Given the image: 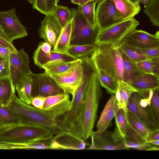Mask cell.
Masks as SVG:
<instances>
[{"instance_id":"40","label":"cell","mask_w":159,"mask_h":159,"mask_svg":"<svg viewBox=\"0 0 159 159\" xmlns=\"http://www.w3.org/2000/svg\"><path fill=\"white\" fill-rule=\"evenodd\" d=\"M148 98L149 100L148 105L159 122V89L150 90Z\"/></svg>"},{"instance_id":"33","label":"cell","mask_w":159,"mask_h":159,"mask_svg":"<svg viewBox=\"0 0 159 159\" xmlns=\"http://www.w3.org/2000/svg\"><path fill=\"white\" fill-rule=\"evenodd\" d=\"M20 124V121L7 106L0 103V129Z\"/></svg>"},{"instance_id":"52","label":"cell","mask_w":159,"mask_h":159,"mask_svg":"<svg viewBox=\"0 0 159 159\" xmlns=\"http://www.w3.org/2000/svg\"><path fill=\"white\" fill-rule=\"evenodd\" d=\"M129 0L134 4H137V5L139 4V0Z\"/></svg>"},{"instance_id":"16","label":"cell","mask_w":159,"mask_h":159,"mask_svg":"<svg viewBox=\"0 0 159 159\" xmlns=\"http://www.w3.org/2000/svg\"><path fill=\"white\" fill-rule=\"evenodd\" d=\"M116 11L112 0H102L98 3L95 10L97 26L99 31L117 22Z\"/></svg>"},{"instance_id":"48","label":"cell","mask_w":159,"mask_h":159,"mask_svg":"<svg viewBox=\"0 0 159 159\" xmlns=\"http://www.w3.org/2000/svg\"><path fill=\"white\" fill-rule=\"evenodd\" d=\"M149 143L156 146H159V140H152L147 142Z\"/></svg>"},{"instance_id":"45","label":"cell","mask_w":159,"mask_h":159,"mask_svg":"<svg viewBox=\"0 0 159 159\" xmlns=\"http://www.w3.org/2000/svg\"><path fill=\"white\" fill-rule=\"evenodd\" d=\"M12 52L10 49L0 45V57L4 58H8Z\"/></svg>"},{"instance_id":"51","label":"cell","mask_w":159,"mask_h":159,"mask_svg":"<svg viewBox=\"0 0 159 159\" xmlns=\"http://www.w3.org/2000/svg\"><path fill=\"white\" fill-rule=\"evenodd\" d=\"M81 0H71L72 3L79 5Z\"/></svg>"},{"instance_id":"32","label":"cell","mask_w":159,"mask_h":159,"mask_svg":"<svg viewBox=\"0 0 159 159\" xmlns=\"http://www.w3.org/2000/svg\"><path fill=\"white\" fill-rule=\"evenodd\" d=\"M82 63L81 59L72 61H63L43 67L45 71L54 74H60L73 68Z\"/></svg>"},{"instance_id":"29","label":"cell","mask_w":159,"mask_h":159,"mask_svg":"<svg viewBox=\"0 0 159 159\" xmlns=\"http://www.w3.org/2000/svg\"><path fill=\"white\" fill-rule=\"evenodd\" d=\"M15 89L13 88L10 77L0 78V103L7 106Z\"/></svg>"},{"instance_id":"26","label":"cell","mask_w":159,"mask_h":159,"mask_svg":"<svg viewBox=\"0 0 159 159\" xmlns=\"http://www.w3.org/2000/svg\"><path fill=\"white\" fill-rule=\"evenodd\" d=\"M73 29V19L63 28L57 42L53 48V50L61 53H67L70 45Z\"/></svg>"},{"instance_id":"9","label":"cell","mask_w":159,"mask_h":159,"mask_svg":"<svg viewBox=\"0 0 159 159\" xmlns=\"http://www.w3.org/2000/svg\"><path fill=\"white\" fill-rule=\"evenodd\" d=\"M33 79L32 97L41 96L45 97L65 92L57 84L48 72L30 74Z\"/></svg>"},{"instance_id":"4","label":"cell","mask_w":159,"mask_h":159,"mask_svg":"<svg viewBox=\"0 0 159 159\" xmlns=\"http://www.w3.org/2000/svg\"><path fill=\"white\" fill-rule=\"evenodd\" d=\"M73 19V29L70 44L80 45L95 43L99 30L87 21L78 9H70Z\"/></svg>"},{"instance_id":"14","label":"cell","mask_w":159,"mask_h":159,"mask_svg":"<svg viewBox=\"0 0 159 159\" xmlns=\"http://www.w3.org/2000/svg\"><path fill=\"white\" fill-rule=\"evenodd\" d=\"M98 47L118 81H123V61L118 45L106 43L99 45Z\"/></svg>"},{"instance_id":"39","label":"cell","mask_w":159,"mask_h":159,"mask_svg":"<svg viewBox=\"0 0 159 159\" xmlns=\"http://www.w3.org/2000/svg\"><path fill=\"white\" fill-rule=\"evenodd\" d=\"M114 117L116 125V128L123 138L128 124L126 111L120 108L116 113Z\"/></svg>"},{"instance_id":"15","label":"cell","mask_w":159,"mask_h":159,"mask_svg":"<svg viewBox=\"0 0 159 159\" xmlns=\"http://www.w3.org/2000/svg\"><path fill=\"white\" fill-rule=\"evenodd\" d=\"M63 28L53 12L45 15L39 29L40 37L49 43L52 48L56 45Z\"/></svg>"},{"instance_id":"50","label":"cell","mask_w":159,"mask_h":159,"mask_svg":"<svg viewBox=\"0 0 159 159\" xmlns=\"http://www.w3.org/2000/svg\"><path fill=\"white\" fill-rule=\"evenodd\" d=\"M91 0H81L79 6L82 5Z\"/></svg>"},{"instance_id":"37","label":"cell","mask_w":159,"mask_h":159,"mask_svg":"<svg viewBox=\"0 0 159 159\" xmlns=\"http://www.w3.org/2000/svg\"><path fill=\"white\" fill-rule=\"evenodd\" d=\"M59 0H34L33 8L46 15L53 12Z\"/></svg>"},{"instance_id":"31","label":"cell","mask_w":159,"mask_h":159,"mask_svg":"<svg viewBox=\"0 0 159 159\" xmlns=\"http://www.w3.org/2000/svg\"><path fill=\"white\" fill-rule=\"evenodd\" d=\"M118 46L120 51L137 63L148 59L142 49L130 45L122 41L118 44Z\"/></svg>"},{"instance_id":"24","label":"cell","mask_w":159,"mask_h":159,"mask_svg":"<svg viewBox=\"0 0 159 159\" xmlns=\"http://www.w3.org/2000/svg\"><path fill=\"white\" fill-rule=\"evenodd\" d=\"M120 51L123 64V81L129 84L145 74L139 68L137 63Z\"/></svg>"},{"instance_id":"17","label":"cell","mask_w":159,"mask_h":159,"mask_svg":"<svg viewBox=\"0 0 159 159\" xmlns=\"http://www.w3.org/2000/svg\"><path fill=\"white\" fill-rule=\"evenodd\" d=\"M122 42L142 49L159 46V33L155 35L142 30H134L124 38Z\"/></svg>"},{"instance_id":"43","label":"cell","mask_w":159,"mask_h":159,"mask_svg":"<svg viewBox=\"0 0 159 159\" xmlns=\"http://www.w3.org/2000/svg\"><path fill=\"white\" fill-rule=\"evenodd\" d=\"M148 59L159 57V46L142 49Z\"/></svg>"},{"instance_id":"18","label":"cell","mask_w":159,"mask_h":159,"mask_svg":"<svg viewBox=\"0 0 159 159\" xmlns=\"http://www.w3.org/2000/svg\"><path fill=\"white\" fill-rule=\"evenodd\" d=\"M33 58L34 64L40 68L57 63L77 59L68 53H61L53 50L48 53L39 46L34 51Z\"/></svg>"},{"instance_id":"6","label":"cell","mask_w":159,"mask_h":159,"mask_svg":"<svg viewBox=\"0 0 159 159\" xmlns=\"http://www.w3.org/2000/svg\"><path fill=\"white\" fill-rule=\"evenodd\" d=\"M98 46L90 58L96 69L101 85L108 93L114 94L118 86V81Z\"/></svg>"},{"instance_id":"34","label":"cell","mask_w":159,"mask_h":159,"mask_svg":"<svg viewBox=\"0 0 159 159\" xmlns=\"http://www.w3.org/2000/svg\"><path fill=\"white\" fill-rule=\"evenodd\" d=\"M97 3L91 0L84 4L79 6L78 9L91 25L97 26L95 19V6Z\"/></svg>"},{"instance_id":"21","label":"cell","mask_w":159,"mask_h":159,"mask_svg":"<svg viewBox=\"0 0 159 159\" xmlns=\"http://www.w3.org/2000/svg\"><path fill=\"white\" fill-rule=\"evenodd\" d=\"M125 145L130 148L145 151H158L159 146L149 143L128 124L123 137Z\"/></svg>"},{"instance_id":"10","label":"cell","mask_w":159,"mask_h":159,"mask_svg":"<svg viewBox=\"0 0 159 159\" xmlns=\"http://www.w3.org/2000/svg\"><path fill=\"white\" fill-rule=\"evenodd\" d=\"M142 96L137 92L132 93L127 105V110L144 123L152 130L159 129V122L156 119L150 107L141 106L140 101Z\"/></svg>"},{"instance_id":"3","label":"cell","mask_w":159,"mask_h":159,"mask_svg":"<svg viewBox=\"0 0 159 159\" xmlns=\"http://www.w3.org/2000/svg\"><path fill=\"white\" fill-rule=\"evenodd\" d=\"M55 135L48 128L39 125L19 124L0 129V141L16 143H32L50 139Z\"/></svg>"},{"instance_id":"19","label":"cell","mask_w":159,"mask_h":159,"mask_svg":"<svg viewBox=\"0 0 159 159\" xmlns=\"http://www.w3.org/2000/svg\"><path fill=\"white\" fill-rule=\"evenodd\" d=\"M59 149L82 150L85 148V141L77 134L63 130L54 136Z\"/></svg>"},{"instance_id":"1","label":"cell","mask_w":159,"mask_h":159,"mask_svg":"<svg viewBox=\"0 0 159 159\" xmlns=\"http://www.w3.org/2000/svg\"><path fill=\"white\" fill-rule=\"evenodd\" d=\"M96 72L92 75L85 90L81 112L75 134L85 141L90 137L97 117V113L102 92Z\"/></svg>"},{"instance_id":"53","label":"cell","mask_w":159,"mask_h":159,"mask_svg":"<svg viewBox=\"0 0 159 159\" xmlns=\"http://www.w3.org/2000/svg\"><path fill=\"white\" fill-rule=\"evenodd\" d=\"M28 2L30 4H32L34 2V0H27Z\"/></svg>"},{"instance_id":"47","label":"cell","mask_w":159,"mask_h":159,"mask_svg":"<svg viewBox=\"0 0 159 159\" xmlns=\"http://www.w3.org/2000/svg\"><path fill=\"white\" fill-rule=\"evenodd\" d=\"M139 3H142L144 8L146 7L149 3L151 0H139Z\"/></svg>"},{"instance_id":"41","label":"cell","mask_w":159,"mask_h":159,"mask_svg":"<svg viewBox=\"0 0 159 159\" xmlns=\"http://www.w3.org/2000/svg\"><path fill=\"white\" fill-rule=\"evenodd\" d=\"M10 77L9 59L0 57V78Z\"/></svg>"},{"instance_id":"46","label":"cell","mask_w":159,"mask_h":159,"mask_svg":"<svg viewBox=\"0 0 159 159\" xmlns=\"http://www.w3.org/2000/svg\"><path fill=\"white\" fill-rule=\"evenodd\" d=\"M152 140H159V129L152 130L150 133L147 141Z\"/></svg>"},{"instance_id":"11","label":"cell","mask_w":159,"mask_h":159,"mask_svg":"<svg viewBox=\"0 0 159 159\" xmlns=\"http://www.w3.org/2000/svg\"><path fill=\"white\" fill-rule=\"evenodd\" d=\"M10 78L13 88L25 75L31 72L29 66V57L23 48L11 52L9 57Z\"/></svg>"},{"instance_id":"5","label":"cell","mask_w":159,"mask_h":159,"mask_svg":"<svg viewBox=\"0 0 159 159\" xmlns=\"http://www.w3.org/2000/svg\"><path fill=\"white\" fill-rule=\"evenodd\" d=\"M139 25L135 18L117 22L107 28L99 31L95 43L98 46L112 43L116 45Z\"/></svg>"},{"instance_id":"20","label":"cell","mask_w":159,"mask_h":159,"mask_svg":"<svg viewBox=\"0 0 159 159\" xmlns=\"http://www.w3.org/2000/svg\"><path fill=\"white\" fill-rule=\"evenodd\" d=\"M159 76L144 74L129 84L143 98H148L150 91L159 89Z\"/></svg>"},{"instance_id":"54","label":"cell","mask_w":159,"mask_h":159,"mask_svg":"<svg viewBox=\"0 0 159 159\" xmlns=\"http://www.w3.org/2000/svg\"><path fill=\"white\" fill-rule=\"evenodd\" d=\"M93 1H94L96 2L97 3H99V2H100L102 0H91Z\"/></svg>"},{"instance_id":"38","label":"cell","mask_w":159,"mask_h":159,"mask_svg":"<svg viewBox=\"0 0 159 159\" xmlns=\"http://www.w3.org/2000/svg\"><path fill=\"white\" fill-rule=\"evenodd\" d=\"M53 13L62 28L68 24L73 18L71 10L66 7L58 5Z\"/></svg>"},{"instance_id":"30","label":"cell","mask_w":159,"mask_h":159,"mask_svg":"<svg viewBox=\"0 0 159 159\" xmlns=\"http://www.w3.org/2000/svg\"><path fill=\"white\" fill-rule=\"evenodd\" d=\"M126 115L128 124L147 141L150 133L153 130H151L144 123L127 110Z\"/></svg>"},{"instance_id":"27","label":"cell","mask_w":159,"mask_h":159,"mask_svg":"<svg viewBox=\"0 0 159 159\" xmlns=\"http://www.w3.org/2000/svg\"><path fill=\"white\" fill-rule=\"evenodd\" d=\"M137 92L133 87L123 81L118 82V86L115 93V97L120 108L127 111V105L132 93Z\"/></svg>"},{"instance_id":"13","label":"cell","mask_w":159,"mask_h":159,"mask_svg":"<svg viewBox=\"0 0 159 159\" xmlns=\"http://www.w3.org/2000/svg\"><path fill=\"white\" fill-rule=\"evenodd\" d=\"M71 105L70 95L68 93L65 91L46 97L42 110L55 118L57 119L69 111Z\"/></svg>"},{"instance_id":"25","label":"cell","mask_w":159,"mask_h":159,"mask_svg":"<svg viewBox=\"0 0 159 159\" xmlns=\"http://www.w3.org/2000/svg\"><path fill=\"white\" fill-rule=\"evenodd\" d=\"M33 79L30 74L24 75L15 86L18 98L28 104H31Z\"/></svg>"},{"instance_id":"55","label":"cell","mask_w":159,"mask_h":159,"mask_svg":"<svg viewBox=\"0 0 159 159\" xmlns=\"http://www.w3.org/2000/svg\"></svg>"},{"instance_id":"28","label":"cell","mask_w":159,"mask_h":159,"mask_svg":"<svg viewBox=\"0 0 159 159\" xmlns=\"http://www.w3.org/2000/svg\"><path fill=\"white\" fill-rule=\"evenodd\" d=\"M98 46L95 43L80 45L70 44L67 52L76 59L91 55Z\"/></svg>"},{"instance_id":"8","label":"cell","mask_w":159,"mask_h":159,"mask_svg":"<svg viewBox=\"0 0 159 159\" xmlns=\"http://www.w3.org/2000/svg\"><path fill=\"white\" fill-rule=\"evenodd\" d=\"M14 8L0 12V26L10 42L28 35L26 28L18 18Z\"/></svg>"},{"instance_id":"2","label":"cell","mask_w":159,"mask_h":159,"mask_svg":"<svg viewBox=\"0 0 159 159\" xmlns=\"http://www.w3.org/2000/svg\"><path fill=\"white\" fill-rule=\"evenodd\" d=\"M7 107L19 119L20 124L44 126L51 130L55 135L64 130L57 119L43 110L21 101L16 96L15 91L13 93Z\"/></svg>"},{"instance_id":"23","label":"cell","mask_w":159,"mask_h":159,"mask_svg":"<svg viewBox=\"0 0 159 159\" xmlns=\"http://www.w3.org/2000/svg\"><path fill=\"white\" fill-rule=\"evenodd\" d=\"M112 0L116 9L117 22L133 18L140 11L139 4H134L129 0Z\"/></svg>"},{"instance_id":"35","label":"cell","mask_w":159,"mask_h":159,"mask_svg":"<svg viewBox=\"0 0 159 159\" xmlns=\"http://www.w3.org/2000/svg\"><path fill=\"white\" fill-rule=\"evenodd\" d=\"M137 64L139 68L144 73L159 76V57L148 59Z\"/></svg>"},{"instance_id":"22","label":"cell","mask_w":159,"mask_h":159,"mask_svg":"<svg viewBox=\"0 0 159 159\" xmlns=\"http://www.w3.org/2000/svg\"><path fill=\"white\" fill-rule=\"evenodd\" d=\"M114 94H111L101 113L97 125V131L106 130L111 125V121L120 109Z\"/></svg>"},{"instance_id":"49","label":"cell","mask_w":159,"mask_h":159,"mask_svg":"<svg viewBox=\"0 0 159 159\" xmlns=\"http://www.w3.org/2000/svg\"><path fill=\"white\" fill-rule=\"evenodd\" d=\"M0 37L6 39V40L11 42L7 37L5 34L4 33L1 27L0 26ZM12 43V42H11Z\"/></svg>"},{"instance_id":"7","label":"cell","mask_w":159,"mask_h":159,"mask_svg":"<svg viewBox=\"0 0 159 159\" xmlns=\"http://www.w3.org/2000/svg\"><path fill=\"white\" fill-rule=\"evenodd\" d=\"M91 143L89 149L120 150L129 148L125 145L123 138L116 128L113 132L106 130L93 131L90 136Z\"/></svg>"},{"instance_id":"42","label":"cell","mask_w":159,"mask_h":159,"mask_svg":"<svg viewBox=\"0 0 159 159\" xmlns=\"http://www.w3.org/2000/svg\"><path fill=\"white\" fill-rule=\"evenodd\" d=\"M46 97L41 96L32 97L31 104L37 108L42 109Z\"/></svg>"},{"instance_id":"36","label":"cell","mask_w":159,"mask_h":159,"mask_svg":"<svg viewBox=\"0 0 159 159\" xmlns=\"http://www.w3.org/2000/svg\"><path fill=\"white\" fill-rule=\"evenodd\" d=\"M143 12L149 18L153 25L159 27V0H151L144 8Z\"/></svg>"},{"instance_id":"44","label":"cell","mask_w":159,"mask_h":159,"mask_svg":"<svg viewBox=\"0 0 159 159\" xmlns=\"http://www.w3.org/2000/svg\"><path fill=\"white\" fill-rule=\"evenodd\" d=\"M0 45L10 49L12 52L17 50L13 45L12 43L0 37Z\"/></svg>"},{"instance_id":"12","label":"cell","mask_w":159,"mask_h":159,"mask_svg":"<svg viewBox=\"0 0 159 159\" xmlns=\"http://www.w3.org/2000/svg\"><path fill=\"white\" fill-rule=\"evenodd\" d=\"M48 73L61 89L73 96L82 79L83 75L82 63L60 74Z\"/></svg>"}]
</instances>
